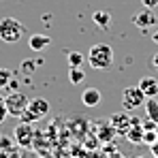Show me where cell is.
I'll return each mask as SVG.
<instances>
[{
	"mask_svg": "<svg viewBox=\"0 0 158 158\" xmlns=\"http://www.w3.org/2000/svg\"><path fill=\"white\" fill-rule=\"evenodd\" d=\"M11 81H13V71H11V69H2V66H0V90H2V88H6Z\"/></svg>",
	"mask_w": 158,
	"mask_h": 158,
	"instance_id": "18",
	"label": "cell"
},
{
	"mask_svg": "<svg viewBox=\"0 0 158 158\" xmlns=\"http://www.w3.org/2000/svg\"><path fill=\"white\" fill-rule=\"evenodd\" d=\"M137 85L141 88V92L145 94V98H156V96H158V79L156 77L145 75V77L141 79Z\"/></svg>",
	"mask_w": 158,
	"mask_h": 158,
	"instance_id": "9",
	"label": "cell"
},
{
	"mask_svg": "<svg viewBox=\"0 0 158 158\" xmlns=\"http://www.w3.org/2000/svg\"><path fill=\"white\" fill-rule=\"evenodd\" d=\"M15 139H17L19 145L28 148V145L32 143V139H34V131H32V126L26 124V122H19V126L15 128Z\"/></svg>",
	"mask_w": 158,
	"mask_h": 158,
	"instance_id": "8",
	"label": "cell"
},
{
	"mask_svg": "<svg viewBox=\"0 0 158 158\" xmlns=\"http://www.w3.org/2000/svg\"><path fill=\"white\" fill-rule=\"evenodd\" d=\"M150 62H152V66L158 71V53H154V56H152V60H150Z\"/></svg>",
	"mask_w": 158,
	"mask_h": 158,
	"instance_id": "23",
	"label": "cell"
},
{
	"mask_svg": "<svg viewBox=\"0 0 158 158\" xmlns=\"http://www.w3.org/2000/svg\"><path fill=\"white\" fill-rule=\"evenodd\" d=\"M150 154H152L154 158H158V141H156V143H152V145H150Z\"/></svg>",
	"mask_w": 158,
	"mask_h": 158,
	"instance_id": "22",
	"label": "cell"
},
{
	"mask_svg": "<svg viewBox=\"0 0 158 158\" xmlns=\"http://www.w3.org/2000/svg\"><path fill=\"white\" fill-rule=\"evenodd\" d=\"M69 79H71V83H81L83 79H85V71H83V66H69Z\"/></svg>",
	"mask_w": 158,
	"mask_h": 158,
	"instance_id": "16",
	"label": "cell"
},
{
	"mask_svg": "<svg viewBox=\"0 0 158 158\" xmlns=\"http://www.w3.org/2000/svg\"><path fill=\"white\" fill-rule=\"evenodd\" d=\"M109 122H111V126H113L115 135L126 137L128 128L132 126V115H131V111H118V113H113V115L109 118Z\"/></svg>",
	"mask_w": 158,
	"mask_h": 158,
	"instance_id": "6",
	"label": "cell"
},
{
	"mask_svg": "<svg viewBox=\"0 0 158 158\" xmlns=\"http://www.w3.org/2000/svg\"><path fill=\"white\" fill-rule=\"evenodd\" d=\"M98 139L101 141H105V143H109L113 137H115V131H113V126H111V122L109 124H98Z\"/></svg>",
	"mask_w": 158,
	"mask_h": 158,
	"instance_id": "15",
	"label": "cell"
},
{
	"mask_svg": "<svg viewBox=\"0 0 158 158\" xmlns=\"http://www.w3.org/2000/svg\"><path fill=\"white\" fill-rule=\"evenodd\" d=\"M156 135H158V124H156Z\"/></svg>",
	"mask_w": 158,
	"mask_h": 158,
	"instance_id": "25",
	"label": "cell"
},
{
	"mask_svg": "<svg viewBox=\"0 0 158 158\" xmlns=\"http://www.w3.org/2000/svg\"><path fill=\"white\" fill-rule=\"evenodd\" d=\"M143 109H145V118L154 120V122L158 124V101L156 98H148L145 105H143Z\"/></svg>",
	"mask_w": 158,
	"mask_h": 158,
	"instance_id": "14",
	"label": "cell"
},
{
	"mask_svg": "<svg viewBox=\"0 0 158 158\" xmlns=\"http://www.w3.org/2000/svg\"><path fill=\"white\" fill-rule=\"evenodd\" d=\"M47 113H49V103H47L45 98L36 96V98H30V101H28L26 111L19 115V120H22V122H26V124H32V122L43 120Z\"/></svg>",
	"mask_w": 158,
	"mask_h": 158,
	"instance_id": "3",
	"label": "cell"
},
{
	"mask_svg": "<svg viewBox=\"0 0 158 158\" xmlns=\"http://www.w3.org/2000/svg\"><path fill=\"white\" fill-rule=\"evenodd\" d=\"M156 141H158L156 131H145V135H143V143H145V145H152V143H156Z\"/></svg>",
	"mask_w": 158,
	"mask_h": 158,
	"instance_id": "19",
	"label": "cell"
},
{
	"mask_svg": "<svg viewBox=\"0 0 158 158\" xmlns=\"http://www.w3.org/2000/svg\"><path fill=\"white\" fill-rule=\"evenodd\" d=\"M66 62H69V66H83L85 58L81 56V52H69L66 53Z\"/></svg>",
	"mask_w": 158,
	"mask_h": 158,
	"instance_id": "17",
	"label": "cell"
},
{
	"mask_svg": "<svg viewBox=\"0 0 158 158\" xmlns=\"http://www.w3.org/2000/svg\"><path fill=\"white\" fill-rule=\"evenodd\" d=\"M141 4L145 9H154V6H158V0H141Z\"/></svg>",
	"mask_w": 158,
	"mask_h": 158,
	"instance_id": "21",
	"label": "cell"
},
{
	"mask_svg": "<svg viewBox=\"0 0 158 158\" xmlns=\"http://www.w3.org/2000/svg\"><path fill=\"white\" fill-rule=\"evenodd\" d=\"M92 22L101 28V30H109L111 28V13L109 11H94Z\"/></svg>",
	"mask_w": 158,
	"mask_h": 158,
	"instance_id": "13",
	"label": "cell"
},
{
	"mask_svg": "<svg viewBox=\"0 0 158 158\" xmlns=\"http://www.w3.org/2000/svg\"><path fill=\"white\" fill-rule=\"evenodd\" d=\"M156 15H154V11L152 9H143L141 13H137L135 17H132V24L137 28H141V30H148V28H152L156 24Z\"/></svg>",
	"mask_w": 158,
	"mask_h": 158,
	"instance_id": "7",
	"label": "cell"
},
{
	"mask_svg": "<svg viewBox=\"0 0 158 158\" xmlns=\"http://www.w3.org/2000/svg\"><path fill=\"white\" fill-rule=\"evenodd\" d=\"M152 41L158 45V30H154V32H152Z\"/></svg>",
	"mask_w": 158,
	"mask_h": 158,
	"instance_id": "24",
	"label": "cell"
},
{
	"mask_svg": "<svg viewBox=\"0 0 158 158\" xmlns=\"http://www.w3.org/2000/svg\"><path fill=\"white\" fill-rule=\"evenodd\" d=\"M132 124H135V126H131V128H128L126 139H128L131 143H135V145H141V143H143V135H145L143 124H141V120H139V118H135V115H132Z\"/></svg>",
	"mask_w": 158,
	"mask_h": 158,
	"instance_id": "10",
	"label": "cell"
},
{
	"mask_svg": "<svg viewBox=\"0 0 158 158\" xmlns=\"http://www.w3.org/2000/svg\"><path fill=\"white\" fill-rule=\"evenodd\" d=\"M28 101H30V98H28L24 92H11V94H6V96H4V103H6V111H9V115L19 118V115L26 111Z\"/></svg>",
	"mask_w": 158,
	"mask_h": 158,
	"instance_id": "5",
	"label": "cell"
},
{
	"mask_svg": "<svg viewBox=\"0 0 158 158\" xmlns=\"http://www.w3.org/2000/svg\"><path fill=\"white\" fill-rule=\"evenodd\" d=\"M6 115H9V111H6V103H4V96L0 94V124L6 120Z\"/></svg>",
	"mask_w": 158,
	"mask_h": 158,
	"instance_id": "20",
	"label": "cell"
},
{
	"mask_svg": "<svg viewBox=\"0 0 158 158\" xmlns=\"http://www.w3.org/2000/svg\"><path fill=\"white\" fill-rule=\"evenodd\" d=\"M49 43H52L49 36H45V34H32V36L28 39V45H30L32 52H43Z\"/></svg>",
	"mask_w": 158,
	"mask_h": 158,
	"instance_id": "12",
	"label": "cell"
},
{
	"mask_svg": "<svg viewBox=\"0 0 158 158\" xmlns=\"http://www.w3.org/2000/svg\"><path fill=\"white\" fill-rule=\"evenodd\" d=\"M24 34H26V28H24V24L17 17L0 19V39L4 43H17V41H22Z\"/></svg>",
	"mask_w": 158,
	"mask_h": 158,
	"instance_id": "2",
	"label": "cell"
},
{
	"mask_svg": "<svg viewBox=\"0 0 158 158\" xmlns=\"http://www.w3.org/2000/svg\"><path fill=\"white\" fill-rule=\"evenodd\" d=\"M85 60H88V64H90L92 69L105 71V69H109V66L113 64L115 53H113V47H111V45H107V43H96V45L90 47Z\"/></svg>",
	"mask_w": 158,
	"mask_h": 158,
	"instance_id": "1",
	"label": "cell"
},
{
	"mask_svg": "<svg viewBox=\"0 0 158 158\" xmlns=\"http://www.w3.org/2000/svg\"><path fill=\"white\" fill-rule=\"evenodd\" d=\"M101 92H98V88H85L83 90V94H81V103L88 107V109H92V107H98L101 105Z\"/></svg>",
	"mask_w": 158,
	"mask_h": 158,
	"instance_id": "11",
	"label": "cell"
},
{
	"mask_svg": "<svg viewBox=\"0 0 158 158\" xmlns=\"http://www.w3.org/2000/svg\"><path fill=\"white\" fill-rule=\"evenodd\" d=\"M145 94L141 92V88L139 85H128L124 92H122V107H124V111H135V109H141V107L145 105Z\"/></svg>",
	"mask_w": 158,
	"mask_h": 158,
	"instance_id": "4",
	"label": "cell"
}]
</instances>
